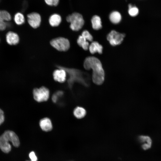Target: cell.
Returning <instances> with one entry per match:
<instances>
[{
    "label": "cell",
    "instance_id": "6da1fadb",
    "mask_svg": "<svg viewBox=\"0 0 161 161\" xmlns=\"http://www.w3.org/2000/svg\"><path fill=\"white\" fill-rule=\"evenodd\" d=\"M85 69L92 70V80L93 82L97 85L102 84L104 82L105 74L100 61L97 58L92 56L87 57L83 63Z\"/></svg>",
    "mask_w": 161,
    "mask_h": 161
},
{
    "label": "cell",
    "instance_id": "7a4b0ae2",
    "mask_svg": "<svg viewBox=\"0 0 161 161\" xmlns=\"http://www.w3.org/2000/svg\"><path fill=\"white\" fill-rule=\"evenodd\" d=\"M68 75L67 82L69 88L71 89L75 83H80L86 86L89 85L88 77L81 71L75 69L66 68L60 66Z\"/></svg>",
    "mask_w": 161,
    "mask_h": 161
},
{
    "label": "cell",
    "instance_id": "3957f363",
    "mask_svg": "<svg viewBox=\"0 0 161 161\" xmlns=\"http://www.w3.org/2000/svg\"><path fill=\"white\" fill-rule=\"evenodd\" d=\"M10 143L15 147H18L20 145L19 139L16 134L11 131H6L0 136V148L2 151L8 153L11 151Z\"/></svg>",
    "mask_w": 161,
    "mask_h": 161
},
{
    "label": "cell",
    "instance_id": "277c9868",
    "mask_svg": "<svg viewBox=\"0 0 161 161\" xmlns=\"http://www.w3.org/2000/svg\"><path fill=\"white\" fill-rule=\"evenodd\" d=\"M67 21L70 23L69 27L74 31H78L83 27L84 20L82 16L77 12H74L68 16L66 18Z\"/></svg>",
    "mask_w": 161,
    "mask_h": 161
},
{
    "label": "cell",
    "instance_id": "5b68a950",
    "mask_svg": "<svg viewBox=\"0 0 161 161\" xmlns=\"http://www.w3.org/2000/svg\"><path fill=\"white\" fill-rule=\"evenodd\" d=\"M50 44L54 48L60 51H66L69 49L70 46L69 40L62 37L52 39L50 41Z\"/></svg>",
    "mask_w": 161,
    "mask_h": 161
},
{
    "label": "cell",
    "instance_id": "8992f818",
    "mask_svg": "<svg viewBox=\"0 0 161 161\" xmlns=\"http://www.w3.org/2000/svg\"><path fill=\"white\" fill-rule=\"evenodd\" d=\"M33 94L35 100L38 102H41L48 100L49 96V91L46 87L42 86L34 89Z\"/></svg>",
    "mask_w": 161,
    "mask_h": 161
},
{
    "label": "cell",
    "instance_id": "52a82bcc",
    "mask_svg": "<svg viewBox=\"0 0 161 161\" xmlns=\"http://www.w3.org/2000/svg\"><path fill=\"white\" fill-rule=\"evenodd\" d=\"M125 35L115 30H112L108 35L107 39L112 46H115L120 44L123 40Z\"/></svg>",
    "mask_w": 161,
    "mask_h": 161
},
{
    "label": "cell",
    "instance_id": "ba28073f",
    "mask_svg": "<svg viewBox=\"0 0 161 161\" xmlns=\"http://www.w3.org/2000/svg\"><path fill=\"white\" fill-rule=\"evenodd\" d=\"M27 21L30 26L33 28H36L40 25L41 17L38 13L33 12L27 16Z\"/></svg>",
    "mask_w": 161,
    "mask_h": 161
},
{
    "label": "cell",
    "instance_id": "9c48e42d",
    "mask_svg": "<svg viewBox=\"0 0 161 161\" xmlns=\"http://www.w3.org/2000/svg\"><path fill=\"white\" fill-rule=\"evenodd\" d=\"M57 67L58 69L55 70L53 73V78L58 82H64L66 78V72L60 66L58 65Z\"/></svg>",
    "mask_w": 161,
    "mask_h": 161
},
{
    "label": "cell",
    "instance_id": "30bf717a",
    "mask_svg": "<svg viewBox=\"0 0 161 161\" xmlns=\"http://www.w3.org/2000/svg\"><path fill=\"white\" fill-rule=\"evenodd\" d=\"M11 19L10 13L7 11L0 10V31L5 30L7 26V22Z\"/></svg>",
    "mask_w": 161,
    "mask_h": 161
},
{
    "label": "cell",
    "instance_id": "8fae6325",
    "mask_svg": "<svg viewBox=\"0 0 161 161\" xmlns=\"http://www.w3.org/2000/svg\"><path fill=\"white\" fill-rule=\"evenodd\" d=\"M6 37L7 42L10 45H16L19 42V36L15 32L12 31L8 32L6 35Z\"/></svg>",
    "mask_w": 161,
    "mask_h": 161
},
{
    "label": "cell",
    "instance_id": "7c38bea8",
    "mask_svg": "<svg viewBox=\"0 0 161 161\" xmlns=\"http://www.w3.org/2000/svg\"><path fill=\"white\" fill-rule=\"evenodd\" d=\"M138 139L140 142L143 143L141 145L143 149L146 150L151 148L152 141L149 137L145 135H140L138 137Z\"/></svg>",
    "mask_w": 161,
    "mask_h": 161
},
{
    "label": "cell",
    "instance_id": "4fadbf2b",
    "mask_svg": "<svg viewBox=\"0 0 161 161\" xmlns=\"http://www.w3.org/2000/svg\"><path fill=\"white\" fill-rule=\"evenodd\" d=\"M39 125L42 130L45 131H51L52 128V125L51 120L47 117L41 119L39 122Z\"/></svg>",
    "mask_w": 161,
    "mask_h": 161
},
{
    "label": "cell",
    "instance_id": "5bb4252c",
    "mask_svg": "<svg viewBox=\"0 0 161 161\" xmlns=\"http://www.w3.org/2000/svg\"><path fill=\"white\" fill-rule=\"evenodd\" d=\"M88 49L92 54L98 52L101 54L103 51V47L97 41H93L89 45Z\"/></svg>",
    "mask_w": 161,
    "mask_h": 161
},
{
    "label": "cell",
    "instance_id": "9a60e30c",
    "mask_svg": "<svg viewBox=\"0 0 161 161\" xmlns=\"http://www.w3.org/2000/svg\"><path fill=\"white\" fill-rule=\"evenodd\" d=\"M61 16L57 13H54L52 15L49 19L50 25L53 27L58 26L61 23Z\"/></svg>",
    "mask_w": 161,
    "mask_h": 161
},
{
    "label": "cell",
    "instance_id": "2e32d148",
    "mask_svg": "<svg viewBox=\"0 0 161 161\" xmlns=\"http://www.w3.org/2000/svg\"><path fill=\"white\" fill-rule=\"evenodd\" d=\"M91 23L93 28L95 30H98L102 27L101 20L100 17L97 16L95 15L91 19Z\"/></svg>",
    "mask_w": 161,
    "mask_h": 161
},
{
    "label": "cell",
    "instance_id": "e0dca14e",
    "mask_svg": "<svg viewBox=\"0 0 161 161\" xmlns=\"http://www.w3.org/2000/svg\"><path fill=\"white\" fill-rule=\"evenodd\" d=\"M74 116L78 119H81L84 117L86 115V111L83 107L77 106L73 111Z\"/></svg>",
    "mask_w": 161,
    "mask_h": 161
},
{
    "label": "cell",
    "instance_id": "ac0fdd59",
    "mask_svg": "<svg viewBox=\"0 0 161 161\" xmlns=\"http://www.w3.org/2000/svg\"><path fill=\"white\" fill-rule=\"evenodd\" d=\"M109 18L112 23L114 24H117L121 21V16L118 12L114 11L110 14Z\"/></svg>",
    "mask_w": 161,
    "mask_h": 161
},
{
    "label": "cell",
    "instance_id": "d6986e66",
    "mask_svg": "<svg viewBox=\"0 0 161 161\" xmlns=\"http://www.w3.org/2000/svg\"><path fill=\"white\" fill-rule=\"evenodd\" d=\"M77 42L78 45L84 50H86L88 49L89 46V42L81 35L79 36Z\"/></svg>",
    "mask_w": 161,
    "mask_h": 161
},
{
    "label": "cell",
    "instance_id": "ffe728a7",
    "mask_svg": "<svg viewBox=\"0 0 161 161\" xmlns=\"http://www.w3.org/2000/svg\"><path fill=\"white\" fill-rule=\"evenodd\" d=\"M15 22L18 25H21L23 24L25 21L24 15L21 12H17L15 14L14 18Z\"/></svg>",
    "mask_w": 161,
    "mask_h": 161
},
{
    "label": "cell",
    "instance_id": "44dd1931",
    "mask_svg": "<svg viewBox=\"0 0 161 161\" xmlns=\"http://www.w3.org/2000/svg\"><path fill=\"white\" fill-rule=\"evenodd\" d=\"M128 7V13L130 16L134 17L137 16L138 14L139 9L136 6L129 4Z\"/></svg>",
    "mask_w": 161,
    "mask_h": 161
},
{
    "label": "cell",
    "instance_id": "7402d4cb",
    "mask_svg": "<svg viewBox=\"0 0 161 161\" xmlns=\"http://www.w3.org/2000/svg\"><path fill=\"white\" fill-rule=\"evenodd\" d=\"M81 35L83 36L87 41H91L93 40V37L90 33L87 30L83 31Z\"/></svg>",
    "mask_w": 161,
    "mask_h": 161
},
{
    "label": "cell",
    "instance_id": "603a6c76",
    "mask_svg": "<svg viewBox=\"0 0 161 161\" xmlns=\"http://www.w3.org/2000/svg\"><path fill=\"white\" fill-rule=\"evenodd\" d=\"M63 94V92L61 91H59L55 93L52 97V101L54 103L57 102L58 99V98L61 97Z\"/></svg>",
    "mask_w": 161,
    "mask_h": 161
},
{
    "label": "cell",
    "instance_id": "cb8c5ba5",
    "mask_svg": "<svg viewBox=\"0 0 161 161\" xmlns=\"http://www.w3.org/2000/svg\"><path fill=\"white\" fill-rule=\"evenodd\" d=\"M45 3L49 6H56L59 4L60 0H44Z\"/></svg>",
    "mask_w": 161,
    "mask_h": 161
},
{
    "label": "cell",
    "instance_id": "d4e9b609",
    "mask_svg": "<svg viewBox=\"0 0 161 161\" xmlns=\"http://www.w3.org/2000/svg\"><path fill=\"white\" fill-rule=\"evenodd\" d=\"M29 156L31 160L30 161H37V157L34 151H32L29 154Z\"/></svg>",
    "mask_w": 161,
    "mask_h": 161
},
{
    "label": "cell",
    "instance_id": "484cf974",
    "mask_svg": "<svg viewBox=\"0 0 161 161\" xmlns=\"http://www.w3.org/2000/svg\"><path fill=\"white\" fill-rule=\"evenodd\" d=\"M4 121V116L3 111L0 109V125H1Z\"/></svg>",
    "mask_w": 161,
    "mask_h": 161
}]
</instances>
